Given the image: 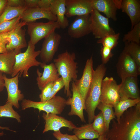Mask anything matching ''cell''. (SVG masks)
<instances>
[{
    "mask_svg": "<svg viewBox=\"0 0 140 140\" xmlns=\"http://www.w3.org/2000/svg\"><path fill=\"white\" fill-rule=\"evenodd\" d=\"M120 33L110 34L98 40L97 44H101L103 46L107 47L111 50L116 47L118 43Z\"/></svg>",
    "mask_w": 140,
    "mask_h": 140,
    "instance_id": "32",
    "label": "cell"
},
{
    "mask_svg": "<svg viewBox=\"0 0 140 140\" xmlns=\"http://www.w3.org/2000/svg\"><path fill=\"white\" fill-rule=\"evenodd\" d=\"M27 8L25 7H14L7 5L0 16V24L4 22L10 20L21 16Z\"/></svg>",
    "mask_w": 140,
    "mask_h": 140,
    "instance_id": "27",
    "label": "cell"
},
{
    "mask_svg": "<svg viewBox=\"0 0 140 140\" xmlns=\"http://www.w3.org/2000/svg\"><path fill=\"white\" fill-rule=\"evenodd\" d=\"M93 8L103 13L108 18L116 21L117 9L113 0H91Z\"/></svg>",
    "mask_w": 140,
    "mask_h": 140,
    "instance_id": "23",
    "label": "cell"
},
{
    "mask_svg": "<svg viewBox=\"0 0 140 140\" xmlns=\"http://www.w3.org/2000/svg\"><path fill=\"white\" fill-rule=\"evenodd\" d=\"M71 86L72 97H69L66 101V105H70L71 107L68 115L70 116L76 115L82 122L85 123L83 113V110L85 109V101L76 87L74 81H72Z\"/></svg>",
    "mask_w": 140,
    "mask_h": 140,
    "instance_id": "17",
    "label": "cell"
},
{
    "mask_svg": "<svg viewBox=\"0 0 140 140\" xmlns=\"http://www.w3.org/2000/svg\"><path fill=\"white\" fill-rule=\"evenodd\" d=\"M123 50L128 53L140 68V46L133 42H125Z\"/></svg>",
    "mask_w": 140,
    "mask_h": 140,
    "instance_id": "29",
    "label": "cell"
},
{
    "mask_svg": "<svg viewBox=\"0 0 140 140\" xmlns=\"http://www.w3.org/2000/svg\"><path fill=\"white\" fill-rule=\"evenodd\" d=\"M113 107L110 106L100 102L97 108L101 112L103 117L105 131L107 133L109 129V125L111 121L116 118Z\"/></svg>",
    "mask_w": 140,
    "mask_h": 140,
    "instance_id": "28",
    "label": "cell"
},
{
    "mask_svg": "<svg viewBox=\"0 0 140 140\" xmlns=\"http://www.w3.org/2000/svg\"><path fill=\"white\" fill-rule=\"evenodd\" d=\"M20 52L21 50H14L0 53V71L11 75L15 62L16 55Z\"/></svg>",
    "mask_w": 140,
    "mask_h": 140,
    "instance_id": "24",
    "label": "cell"
},
{
    "mask_svg": "<svg viewBox=\"0 0 140 140\" xmlns=\"http://www.w3.org/2000/svg\"><path fill=\"white\" fill-rule=\"evenodd\" d=\"M75 53L66 51L59 54L57 58L53 60L58 73L64 82V93L68 97L72 96L70 90V83L77 80L78 63L75 61Z\"/></svg>",
    "mask_w": 140,
    "mask_h": 140,
    "instance_id": "2",
    "label": "cell"
},
{
    "mask_svg": "<svg viewBox=\"0 0 140 140\" xmlns=\"http://www.w3.org/2000/svg\"><path fill=\"white\" fill-rule=\"evenodd\" d=\"M64 81L61 77L59 78L54 81L53 82L52 92L48 100L54 97L57 93L59 91L64 87Z\"/></svg>",
    "mask_w": 140,
    "mask_h": 140,
    "instance_id": "36",
    "label": "cell"
},
{
    "mask_svg": "<svg viewBox=\"0 0 140 140\" xmlns=\"http://www.w3.org/2000/svg\"><path fill=\"white\" fill-rule=\"evenodd\" d=\"M53 0H39L38 7L42 8L50 9Z\"/></svg>",
    "mask_w": 140,
    "mask_h": 140,
    "instance_id": "41",
    "label": "cell"
},
{
    "mask_svg": "<svg viewBox=\"0 0 140 140\" xmlns=\"http://www.w3.org/2000/svg\"><path fill=\"white\" fill-rule=\"evenodd\" d=\"M35 48V46L29 41L25 51L20 52L16 55L15 62L11 75L12 77L15 76L18 73L19 77L22 75L24 78L28 77V71L30 67L40 66L41 62L37 61L36 58L39 55L40 50L36 51Z\"/></svg>",
    "mask_w": 140,
    "mask_h": 140,
    "instance_id": "4",
    "label": "cell"
},
{
    "mask_svg": "<svg viewBox=\"0 0 140 140\" xmlns=\"http://www.w3.org/2000/svg\"><path fill=\"white\" fill-rule=\"evenodd\" d=\"M19 74L18 73L11 78H8L5 75H3L4 86L8 93L6 102L10 103L17 109H18L19 107V101L23 100L24 97V95L22 93L18 88Z\"/></svg>",
    "mask_w": 140,
    "mask_h": 140,
    "instance_id": "12",
    "label": "cell"
},
{
    "mask_svg": "<svg viewBox=\"0 0 140 140\" xmlns=\"http://www.w3.org/2000/svg\"></svg>",
    "mask_w": 140,
    "mask_h": 140,
    "instance_id": "48",
    "label": "cell"
},
{
    "mask_svg": "<svg viewBox=\"0 0 140 140\" xmlns=\"http://www.w3.org/2000/svg\"><path fill=\"white\" fill-rule=\"evenodd\" d=\"M122 41L124 42H133L139 44L140 22L135 25L130 31L124 35Z\"/></svg>",
    "mask_w": 140,
    "mask_h": 140,
    "instance_id": "30",
    "label": "cell"
},
{
    "mask_svg": "<svg viewBox=\"0 0 140 140\" xmlns=\"http://www.w3.org/2000/svg\"><path fill=\"white\" fill-rule=\"evenodd\" d=\"M50 9L52 13L56 16V22L60 28L65 29L68 26L69 21L65 16V0H53Z\"/></svg>",
    "mask_w": 140,
    "mask_h": 140,
    "instance_id": "22",
    "label": "cell"
},
{
    "mask_svg": "<svg viewBox=\"0 0 140 140\" xmlns=\"http://www.w3.org/2000/svg\"><path fill=\"white\" fill-rule=\"evenodd\" d=\"M111 50L105 46H103L101 48L100 53L101 57L102 64H106L113 55L111 52Z\"/></svg>",
    "mask_w": 140,
    "mask_h": 140,
    "instance_id": "37",
    "label": "cell"
},
{
    "mask_svg": "<svg viewBox=\"0 0 140 140\" xmlns=\"http://www.w3.org/2000/svg\"><path fill=\"white\" fill-rule=\"evenodd\" d=\"M66 100L60 96H55L52 99L44 102H36L30 100L24 99L21 106L22 110L33 108L39 110V112L43 111L46 113L60 114L66 105Z\"/></svg>",
    "mask_w": 140,
    "mask_h": 140,
    "instance_id": "5",
    "label": "cell"
},
{
    "mask_svg": "<svg viewBox=\"0 0 140 140\" xmlns=\"http://www.w3.org/2000/svg\"><path fill=\"white\" fill-rule=\"evenodd\" d=\"M120 85L112 77H106L103 79L101 85L100 102L114 108L120 99Z\"/></svg>",
    "mask_w": 140,
    "mask_h": 140,
    "instance_id": "7",
    "label": "cell"
},
{
    "mask_svg": "<svg viewBox=\"0 0 140 140\" xmlns=\"http://www.w3.org/2000/svg\"><path fill=\"white\" fill-rule=\"evenodd\" d=\"M120 85V98L132 99L140 98L137 77L130 76L127 78Z\"/></svg>",
    "mask_w": 140,
    "mask_h": 140,
    "instance_id": "20",
    "label": "cell"
},
{
    "mask_svg": "<svg viewBox=\"0 0 140 140\" xmlns=\"http://www.w3.org/2000/svg\"><path fill=\"white\" fill-rule=\"evenodd\" d=\"M92 123L94 129L100 135L106 133L105 131V124L103 117L101 111L95 116Z\"/></svg>",
    "mask_w": 140,
    "mask_h": 140,
    "instance_id": "33",
    "label": "cell"
},
{
    "mask_svg": "<svg viewBox=\"0 0 140 140\" xmlns=\"http://www.w3.org/2000/svg\"><path fill=\"white\" fill-rule=\"evenodd\" d=\"M0 129H6V130H9L13 132H16V131H15L11 130L8 127H1L0 126ZM3 134H4V133L3 132H0V136H2L3 135Z\"/></svg>",
    "mask_w": 140,
    "mask_h": 140,
    "instance_id": "47",
    "label": "cell"
},
{
    "mask_svg": "<svg viewBox=\"0 0 140 140\" xmlns=\"http://www.w3.org/2000/svg\"><path fill=\"white\" fill-rule=\"evenodd\" d=\"M8 0H0V16L7 5Z\"/></svg>",
    "mask_w": 140,
    "mask_h": 140,
    "instance_id": "43",
    "label": "cell"
},
{
    "mask_svg": "<svg viewBox=\"0 0 140 140\" xmlns=\"http://www.w3.org/2000/svg\"><path fill=\"white\" fill-rule=\"evenodd\" d=\"M10 103L6 102L5 104L0 106V117H7L16 119L18 122H21V117L12 108Z\"/></svg>",
    "mask_w": 140,
    "mask_h": 140,
    "instance_id": "31",
    "label": "cell"
},
{
    "mask_svg": "<svg viewBox=\"0 0 140 140\" xmlns=\"http://www.w3.org/2000/svg\"><path fill=\"white\" fill-rule=\"evenodd\" d=\"M7 32L0 33V53L7 52L6 46L8 44Z\"/></svg>",
    "mask_w": 140,
    "mask_h": 140,
    "instance_id": "39",
    "label": "cell"
},
{
    "mask_svg": "<svg viewBox=\"0 0 140 140\" xmlns=\"http://www.w3.org/2000/svg\"><path fill=\"white\" fill-rule=\"evenodd\" d=\"M106 70L104 65L102 64L93 71L92 82L85 102V110L87 113L89 123L93 122L95 111L100 103L102 83Z\"/></svg>",
    "mask_w": 140,
    "mask_h": 140,
    "instance_id": "3",
    "label": "cell"
},
{
    "mask_svg": "<svg viewBox=\"0 0 140 140\" xmlns=\"http://www.w3.org/2000/svg\"><path fill=\"white\" fill-rule=\"evenodd\" d=\"M97 139L98 140H108L107 137L106 133H104L100 135Z\"/></svg>",
    "mask_w": 140,
    "mask_h": 140,
    "instance_id": "46",
    "label": "cell"
},
{
    "mask_svg": "<svg viewBox=\"0 0 140 140\" xmlns=\"http://www.w3.org/2000/svg\"><path fill=\"white\" fill-rule=\"evenodd\" d=\"M122 0H113V2L117 9H120Z\"/></svg>",
    "mask_w": 140,
    "mask_h": 140,
    "instance_id": "45",
    "label": "cell"
},
{
    "mask_svg": "<svg viewBox=\"0 0 140 140\" xmlns=\"http://www.w3.org/2000/svg\"><path fill=\"white\" fill-rule=\"evenodd\" d=\"M21 20L26 23L34 22L40 19L44 18L49 21H57L56 16L53 15L50 9L42 8L38 7L27 8L22 15Z\"/></svg>",
    "mask_w": 140,
    "mask_h": 140,
    "instance_id": "19",
    "label": "cell"
},
{
    "mask_svg": "<svg viewBox=\"0 0 140 140\" xmlns=\"http://www.w3.org/2000/svg\"><path fill=\"white\" fill-rule=\"evenodd\" d=\"M4 87V82L2 73L0 71V92L3 90Z\"/></svg>",
    "mask_w": 140,
    "mask_h": 140,
    "instance_id": "44",
    "label": "cell"
},
{
    "mask_svg": "<svg viewBox=\"0 0 140 140\" xmlns=\"http://www.w3.org/2000/svg\"><path fill=\"white\" fill-rule=\"evenodd\" d=\"M25 7L27 8L38 7L39 0H24Z\"/></svg>",
    "mask_w": 140,
    "mask_h": 140,
    "instance_id": "42",
    "label": "cell"
},
{
    "mask_svg": "<svg viewBox=\"0 0 140 140\" xmlns=\"http://www.w3.org/2000/svg\"><path fill=\"white\" fill-rule=\"evenodd\" d=\"M26 24V22L21 21L13 29L7 32L8 44L6 48L8 51L21 50L27 46L25 38L26 29L22 28Z\"/></svg>",
    "mask_w": 140,
    "mask_h": 140,
    "instance_id": "11",
    "label": "cell"
},
{
    "mask_svg": "<svg viewBox=\"0 0 140 140\" xmlns=\"http://www.w3.org/2000/svg\"><path fill=\"white\" fill-rule=\"evenodd\" d=\"M26 25L27 33L30 38L29 41L35 45L40 40L55 31L56 29L60 28L56 21L30 22L27 23Z\"/></svg>",
    "mask_w": 140,
    "mask_h": 140,
    "instance_id": "6",
    "label": "cell"
},
{
    "mask_svg": "<svg viewBox=\"0 0 140 140\" xmlns=\"http://www.w3.org/2000/svg\"><path fill=\"white\" fill-rule=\"evenodd\" d=\"M112 120L108 140H140V102L125 111L118 121Z\"/></svg>",
    "mask_w": 140,
    "mask_h": 140,
    "instance_id": "1",
    "label": "cell"
},
{
    "mask_svg": "<svg viewBox=\"0 0 140 140\" xmlns=\"http://www.w3.org/2000/svg\"><path fill=\"white\" fill-rule=\"evenodd\" d=\"M73 133L80 140L98 139L100 135L93 129L92 123L82 125L73 129Z\"/></svg>",
    "mask_w": 140,
    "mask_h": 140,
    "instance_id": "25",
    "label": "cell"
},
{
    "mask_svg": "<svg viewBox=\"0 0 140 140\" xmlns=\"http://www.w3.org/2000/svg\"><path fill=\"white\" fill-rule=\"evenodd\" d=\"M116 68L121 82L127 78L137 77L140 74V68L130 56L123 50L118 58Z\"/></svg>",
    "mask_w": 140,
    "mask_h": 140,
    "instance_id": "9",
    "label": "cell"
},
{
    "mask_svg": "<svg viewBox=\"0 0 140 140\" xmlns=\"http://www.w3.org/2000/svg\"><path fill=\"white\" fill-rule=\"evenodd\" d=\"M7 5L14 7H25V1L24 0H8Z\"/></svg>",
    "mask_w": 140,
    "mask_h": 140,
    "instance_id": "40",
    "label": "cell"
},
{
    "mask_svg": "<svg viewBox=\"0 0 140 140\" xmlns=\"http://www.w3.org/2000/svg\"><path fill=\"white\" fill-rule=\"evenodd\" d=\"M20 16L11 20L4 22L0 24V33L8 31L13 29L20 22Z\"/></svg>",
    "mask_w": 140,
    "mask_h": 140,
    "instance_id": "34",
    "label": "cell"
},
{
    "mask_svg": "<svg viewBox=\"0 0 140 140\" xmlns=\"http://www.w3.org/2000/svg\"><path fill=\"white\" fill-rule=\"evenodd\" d=\"M53 82L48 83L41 90V93L39 95L40 101H45L48 100L52 90Z\"/></svg>",
    "mask_w": 140,
    "mask_h": 140,
    "instance_id": "35",
    "label": "cell"
},
{
    "mask_svg": "<svg viewBox=\"0 0 140 140\" xmlns=\"http://www.w3.org/2000/svg\"><path fill=\"white\" fill-rule=\"evenodd\" d=\"M90 14L76 16L69 26L68 35L75 38H79L91 32L90 28Z\"/></svg>",
    "mask_w": 140,
    "mask_h": 140,
    "instance_id": "13",
    "label": "cell"
},
{
    "mask_svg": "<svg viewBox=\"0 0 140 140\" xmlns=\"http://www.w3.org/2000/svg\"><path fill=\"white\" fill-rule=\"evenodd\" d=\"M140 102V98L135 99L121 97L114 107L116 121H118L124 112L129 108L136 106Z\"/></svg>",
    "mask_w": 140,
    "mask_h": 140,
    "instance_id": "26",
    "label": "cell"
},
{
    "mask_svg": "<svg viewBox=\"0 0 140 140\" xmlns=\"http://www.w3.org/2000/svg\"><path fill=\"white\" fill-rule=\"evenodd\" d=\"M54 137L58 140H80L75 135L63 134L60 131L54 132L53 133Z\"/></svg>",
    "mask_w": 140,
    "mask_h": 140,
    "instance_id": "38",
    "label": "cell"
},
{
    "mask_svg": "<svg viewBox=\"0 0 140 140\" xmlns=\"http://www.w3.org/2000/svg\"><path fill=\"white\" fill-rule=\"evenodd\" d=\"M61 36L54 31L44 38L39 54L42 62H50L58 50L61 40Z\"/></svg>",
    "mask_w": 140,
    "mask_h": 140,
    "instance_id": "10",
    "label": "cell"
},
{
    "mask_svg": "<svg viewBox=\"0 0 140 140\" xmlns=\"http://www.w3.org/2000/svg\"><path fill=\"white\" fill-rule=\"evenodd\" d=\"M120 9L129 17L131 29L134 26L140 22V1L122 0Z\"/></svg>",
    "mask_w": 140,
    "mask_h": 140,
    "instance_id": "21",
    "label": "cell"
},
{
    "mask_svg": "<svg viewBox=\"0 0 140 140\" xmlns=\"http://www.w3.org/2000/svg\"><path fill=\"white\" fill-rule=\"evenodd\" d=\"M94 70L93 57L92 56L86 62L81 78L74 81L85 102L92 82Z\"/></svg>",
    "mask_w": 140,
    "mask_h": 140,
    "instance_id": "14",
    "label": "cell"
},
{
    "mask_svg": "<svg viewBox=\"0 0 140 140\" xmlns=\"http://www.w3.org/2000/svg\"><path fill=\"white\" fill-rule=\"evenodd\" d=\"M90 29L95 38L100 39L107 35L115 34L109 25V18L96 10H93L90 14Z\"/></svg>",
    "mask_w": 140,
    "mask_h": 140,
    "instance_id": "8",
    "label": "cell"
},
{
    "mask_svg": "<svg viewBox=\"0 0 140 140\" xmlns=\"http://www.w3.org/2000/svg\"><path fill=\"white\" fill-rule=\"evenodd\" d=\"M67 18L90 14L93 9L91 0H65Z\"/></svg>",
    "mask_w": 140,
    "mask_h": 140,
    "instance_id": "15",
    "label": "cell"
},
{
    "mask_svg": "<svg viewBox=\"0 0 140 140\" xmlns=\"http://www.w3.org/2000/svg\"><path fill=\"white\" fill-rule=\"evenodd\" d=\"M40 66L43 69V72L42 73L37 69L36 80L38 87L41 90L47 84L58 79L59 75L54 63L47 64L41 62Z\"/></svg>",
    "mask_w": 140,
    "mask_h": 140,
    "instance_id": "18",
    "label": "cell"
},
{
    "mask_svg": "<svg viewBox=\"0 0 140 140\" xmlns=\"http://www.w3.org/2000/svg\"><path fill=\"white\" fill-rule=\"evenodd\" d=\"M42 117L45 121L43 134L50 130L59 131L62 127H67L68 131H71L76 127L71 121L57 114L43 113Z\"/></svg>",
    "mask_w": 140,
    "mask_h": 140,
    "instance_id": "16",
    "label": "cell"
}]
</instances>
